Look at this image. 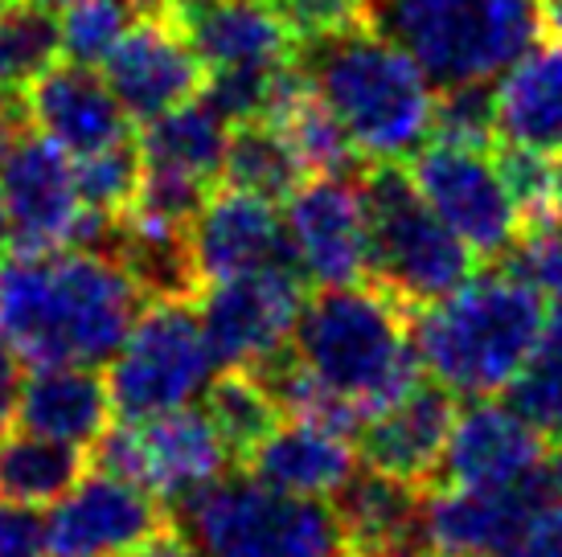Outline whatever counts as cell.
Wrapping results in <instances>:
<instances>
[{"instance_id": "obj_1", "label": "cell", "mask_w": 562, "mask_h": 557, "mask_svg": "<svg viewBox=\"0 0 562 557\" xmlns=\"http://www.w3.org/2000/svg\"><path fill=\"white\" fill-rule=\"evenodd\" d=\"M144 292L108 250H46L0 266V341L25 365H99L124 344Z\"/></svg>"}, {"instance_id": "obj_2", "label": "cell", "mask_w": 562, "mask_h": 557, "mask_svg": "<svg viewBox=\"0 0 562 557\" xmlns=\"http://www.w3.org/2000/svg\"><path fill=\"white\" fill-rule=\"evenodd\" d=\"M296 62L361 156L394 164L419 152L423 139L431 136V78L366 16L304 37Z\"/></svg>"}, {"instance_id": "obj_3", "label": "cell", "mask_w": 562, "mask_h": 557, "mask_svg": "<svg viewBox=\"0 0 562 557\" xmlns=\"http://www.w3.org/2000/svg\"><path fill=\"white\" fill-rule=\"evenodd\" d=\"M542 328V295L509 266H501L415 311L411 341L419 365L448 394L493 398L530 365Z\"/></svg>"}, {"instance_id": "obj_4", "label": "cell", "mask_w": 562, "mask_h": 557, "mask_svg": "<svg viewBox=\"0 0 562 557\" xmlns=\"http://www.w3.org/2000/svg\"><path fill=\"white\" fill-rule=\"evenodd\" d=\"M292 356L316 382L353 402L366 422L419 382V353L403 304L382 287H321L296 320Z\"/></svg>"}, {"instance_id": "obj_5", "label": "cell", "mask_w": 562, "mask_h": 557, "mask_svg": "<svg viewBox=\"0 0 562 557\" xmlns=\"http://www.w3.org/2000/svg\"><path fill=\"white\" fill-rule=\"evenodd\" d=\"M361 16L403 46L431 87L493 82L538 42V0H366Z\"/></svg>"}, {"instance_id": "obj_6", "label": "cell", "mask_w": 562, "mask_h": 557, "mask_svg": "<svg viewBox=\"0 0 562 557\" xmlns=\"http://www.w3.org/2000/svg\"><path fill=\"white\" fill-rule=\"evenodd\" d=\"M198 557H345L341 516L325 500H300L247 480H214L181 500Z\"/></svg>"}, {"instance_id": "obj_7", "label": "cell", "mask_w": 562, "mask_h": 557, "mask_svg": "<svg viewBox=\"0 0 562 557\" xmlns=\"http://www.w3.org/2000/svg\"><path fill=\"white\" fill-rule=\"evenodd\" d=\"M370 202V275L403 308H427L472 278V250L423 202L411 172L374 164L361 177Z\"/></svg>"}, {"instance_id": "obj_8", "label": "cell", "mask_w": 562, "mask_h": 557, "mask_svg": "<svg viewBox=\"0 0 562 557\" xmlns=\"http://www.w3.org/2000/svg\"><path fill=\"white\" fill-rule=\"evenodd\" d=\"M214 370L218 361L205 344L193 308L186 299H157L144 316H136L124 344L111 356V406L127 422L169 414L202 398L214 382Z\"/></svg>"}, {"instance_id": "obj_9", "label": "cell", "mask_w": 562, "mask_h": 557, "mask_svg": "<svg viewBox=\"0 0 562 557\" xmlns=\"http://www.w3.org/2000/svg\"><path fill=\"white\" fill-rule=\"evenodd\" d=\"M235 451L226 447L222 431L205 410L181 406L169 414L120 422L94 439V464L148 488L157 500H189L226 476Z\"/></svg>"}, {"instance_id": "obj_10", "label": "cell", "mask_w": 562, "mask_h": 557, "mask_svg": "<svg viewBox=\"0 0 562 557\" xmlns=\"http://www.w3.org/2000/svg\"><path fill=\"white\" fill-rule=\"evenodd\" d=\"M411 181L448 230L481 259H505L521 238V205L497 160L476 148L431 144L411 156Z\"/></svg>"}, {"instance_id": "obj_11", "label": "cell", "mask_w": 562, "mask_h": 557, "mask_svg": "<svg viewBox=\"0 0 562 557\" xmlns=\"http://www.w3.org/2000/svg\"><path fill=\"white\" fill-rule=\"evenodd\" d=\"M304 311L300 271H250L218 278L202 299V332L222 370L263 373L292 344L296 320Z\"/></svg>"}, {"instance_id": "obj_12", "label": "cell", "mask_w": 562, "mask_h": 557, "mask_svg": "<svg viewBox=\"0 0 562 557\" xmlns=\"http://www.w3.org/2000/svg\"><path fill=\"white\" fill-rule=\"evenodd\" d=\"M283 226L296 266L321 287H349L370 275V202L361 172L316 177L288 197Z\"/></svg>"}, {"instance_id": "obj_13", "label": "cell", "mask_w": 562, "mask_h": 557, "mask_svg": "<svg viewBox=\"0 0 562 557\" xmlns=\"http://www.w3.org/2000/svg\"><path fill=\"white\" fill-rule=\"evenodd\" d=\"M562 455L547 447V431H538L514 402L472 398L456 410L452 434L443 447V476L464 488H530L547 480Z\"/></svg>"}, {"instance_id": "obj_14", "label": "cell", "mask_w": 562, "mask_h": 557, "mask_svg": "<svg viewBox=\"0 0 562 557\" xmlns=\"http://www.w3.org/2000/svg\"><path fill=\"white\" fill-rule=\"evenodd\" d=\"M160 528L157 496L99 467L49 504L46 549L54 557H132Z\"/></svg>"}, {"instance_id": "obj_15", "label": "cell", "mask_w": 562, "mask_h": 557, "mask_svg": "<svg viewBox=\"0 0 562 557\" xmlns=\"http://www.w3.org/2000/svg\"><path fill=\"white\" fill-rule=\"evenodd\" d=\"M0 193L13 221V242L21 254L66 250L82 217L75 185V160L46 136H21L9 160L0 164Z\"/></svg>"}, {"instance_id": "obj_16", "label": "cell", "mask_w": 562, "mask_h": 557, "mask_svg": "<svg viewBox=\"0 0 562 557\" xmlns=\"http://www.w3.org/2000/svg\"><path fill=\"white\" fill-rule=\"evenodd\" d=\"M189 238H193V259L205 283L250 275V271H276V266L300 271L276 202L243 193L235 185L205 197L189 226Z\"/></svg>"}, {"instance_id": "obj_17", "label": "cell", "mask_w": 562, "mask_h": 557, "mask_svg": "<svg viewBox=\"0 0 562 557\" xmlns=\"http://www.w3.org/2000/svg\"><path fill=\"white\" fill-rule=\"evenodd\" d=\"M103 78L124 103L127 120L148 124L202 91L205 66L186 42V33L169 25L165 16H153L136 30H127L115 54L103 62Z\"/></svg>"}, {"instance_id": "obj_18", "label": "cell", "mask_w": 562, "mask_h": 557, "mask_svg": "<svg viewBox=\"0 0 562 557\" xmlns=\"http://www.w3.org/2000/svg\"><path fill=\"white\" fill-rule=\"evenodd\" d=\"M25 111H30V127H37L66 156H91L127 139L132 132L127 127L132 120L108 78L94 75V66L79 62L49 66L25 91Z\"/></svg>"}, {"instance_id": "obj_19", "label": "cell", "mask_w": 562, "mask_h": 557, "mask_svg": "<svg viewBox=\"0 0 562 557\" xmlns=\"http://www.w3.org/2000/svg\"><path fill=\"white\" fill-rule=\"evenodd\" d=\"M456 422L452 394L431 382V386L406 389L398 402L378 410L361 427V459L374 471H386L394 480L423 484L443 459L448 434Z\"/></svg>"}, {"instance_id": "obj_20", "label": "cell", "mask_w": 562, "mask_h": 557, "mask_svg": "<svg viewBox=\"0 0 562 557\" xmlns=\"http://www.w3.org/2000/svg\"><path fill=\"white\" fill-rule=\"evenodd\" d=\"M247 467L255 480L283 496L333 500L358 476V451L349 443V434L292 418L247 451Z\"/></svg>"}, {"instance_id": "obj_21", "label": "cell", "mask_w": 562, "mask_h": 557, "mask_svg": "<svg viewBox=\"0 0 562 557\" xmlns=\"http://www.w3.org/2000/svg\"><path fill=\"white\" fill-rule=\"evenodd\" d=\"M111 389L94 365H37L16 389L21 431L87 447L108 431Z\"/></svg>"}, {"instance_id": "obj_22", "label": "cell", "mask_w": 562, "mask_h": 557, "mask_svg": "<svg viewBox=\"0 0 562 557\" xmlns=\"http://www.w3.org/2000/svg\"><path fill=\"white\" fill-rule=\"evenodd\" d=\"M497 136L538 156L562 152V42L530 46L493 87Z\"/></svg>"}, {"instance_id": "obj_23", "label": "cell", "mask_w": 562, "mask_h": 557, "mask_svg": "<svg viewBox=\"0 0 562 557\" xmlns=\"http://www.w3.org/2000/svg\"><path fill=\"white\" fill-rule=\"evenodd\" d=\"M111 254L124 263V271L136 278V287L148 299H189L205 283L193 259L189 226L181 221H160L124 209Z\"/></svg>"}, {"instance_id": "obj_24", "label": "cell", "mask_w": 562, "mask_h": 557, "mask_svg": "<svg viewBox=\"0 0 562 557\" xmlns=\"http://www.w3.org/2000/svg\"><path fill=\"white\" fill-rule=\"evenodd\" d=\"M226 120L210 107L205 99H189L181 107L165 111L157 120H148L140 132V156L144 164H157V169L186 172L198 181H218L222 160H226Z\"/></svg>"}, {"instance_id": "obj_25", "label": "cell", "mask_w": 562, "mask_h": 557, "mask_svg": "<svg viewBox=\"0 0 562 557\" xmlns=\"http://www.w3.org/2000/svg\"><path fill=\"white\" fill-rule=\"evenodd\" d=\"M82 480V451L46 434H0V500L49 509Z\"/></svg>"}, {"instance_id": "obj_26", "label": "cell", "mask_w": 562, "mask_h": 557, "mask_svg": "<svg viewBox=\"0 0 562 557\" xmlns=\"http://www.w3.org/2000/svg\"><path fill=\"white\" fill-rule=\"evenodd\" d=\"M337 500H341L337 516H341L349 545H391L415 537V521H419L415 484L394 480L386 471L370 467L345 484Z\"/></svg>"}, {"instance_id": "obj_27", "label": "cell", "mask_w": 562, "mask_h": 557, "mask_svg": "<svg viewBox=\"0 0 562 557\" xmlns=\"http://www.w3.org/2000/svg\"><path fill=\"white\" fill-rule=\"evenodd\" d=\"M222 177H226V185L243 189V193L280 202L300 189L304 169L276 127L267 120H250V124H235V132L226 139Z\"/></svg>"}, {"instance_id": "obj_28", "label": "cell", "mask_w": 562, "mask_h": 557, "mask_svg": "<svg viewBox=\"0 0 562 557\" xmlns=\"http://www.w3.org/2000/svg\"><path fill=\"white\" fill-rule=\"evenodd\" d=\"M63 54V21L30 0H0V94H25Z\"/></svg>"}, {"instance_id": "obj_29", "label": "cell", "mask_w": 562, "mask_h": 557, "mask_svg": "<svg viewBox=\"0 0 562 557\" xmlns=\"http://www.w3.org/2000/svg\"><path fill=\"white\" fill-rule=\"evenodd\" d=\"M205 414L214 418L226 447L247 459L255 443H263L267 434L280 427V402L271 398V389L255 373L226 370L205 389Z\"/></svg>"}, {"instance_id": "obj_30", "label": "cell", "mask_w": 562, "mask_h": 557, "mask_svg": "<svg viewBox=\"0 0 562 557\" xmlns=\"http://www.w3.org/2000/svg\"><path fill=\"white\" fill-rule=\"evenodd\" d=\"M509 402L530 418L538 431L562 434V304L542 328L530 365L509 386Z\"/></svg>"}, {"instance_id": "obj_31", "label": "cell", "mask_w": 562, "mask_h": 557, "mask_svg": "<svg viewBox=\"0 0 562 557\" xmlns=\"http://www.w3.org/2000/svg\"><path fill=\"white\" fill-rule=\"evenodd\" d=\"M140 172L144 156L132 136L91 156H75V185H79L82 205L103 209V214H124L140 189Z\"/></svg>"}, {"instance_id": "obj_32", "label": "cell", "mask_w": 562, "mask_h": 557, "mask_svg": "<svg viewBox=\"0 0 562 557\" xmlns=\"http://www.w3.org/2000/svg\"><path fill=\"white\" fill-rule=\"evenodd\" d=\"M124 0H75L63 16V58L79 66H103L132 30Z\"/></svg>"}, {"instance_id": "obj_33", "label": "cell", "mask_w": 562, "mask_h": 557, "mask_svg": "<svg viewBox=\"0 0 562 557\" xmlns=\"http://www.w3.org/2000/svg\"><path fill=\"white\" fill-rule=\"evenodd\" d=\"M431 136H436L439 144H456V148L488 152L493 139H497V103H493V87H488V82L448 87V91L436 99Z\"/></svg>"}, {"instance_id": "obj_34", "label": "cell", "mask_w": 562, "mask_h": 557, "mask_svg": "<svg viewBox=\"0 0 562 557\" xmlns=\"http://www.w3.org/2000/svg\"><path fill=\"white\" fill-rule=\"evenodd\" d=\"M505 266L526 278L538 295L562 304V214L533 221L526 238H517V247L505 254Z\"/></svg>"}, {"instance_id": "obj_35", "label": "cell", "mask_w": 562, "mask_h": 557, "mask_svg": "<svg viewBox=\"0 0 562 557\" xmlns=\"http://www.w3.org/2000/svg\"><path fill=\"white\" fill-rule=\"evenodd\" d=\"M493 557H562V492L530 504L521 525Z\"/></svg>"}, {"instance_id": "obj_36", "label": "cell", "mask_w": 562, "mask_h": 557, "mask_svg": "<svg viewBox=\"0 0 562 557\" xmlns=\"http://www.w3.org/2000/svg\"><path fill=\"white\" fill-rule=\"evenodd\" d=\"M46 521L33 509L0 500V557H46Z\"/></svg>"}, {"instance_id": "obj_37", "label": "cell", "mask_w": 562, "mask_h": 557, "mask_svg": "<svg viewBox=\"0 0 562 557\" xmlns=\"http://www.w3.org/2000/svg\"><path fill=\"white\" fill-rule=\"evenodd\" d=\"M30 127V111H25V94H0V164L9 160L16 139Z\"/></svg>"}, {"instance_id": "obj_38", "label": "cell", "mask_w": 562, "mask_h": 557, "mask_svg": "<svg viewBox=\"0 0 562 557\" xmlns=\"http://www.w3.org/2000/svg\"><path fill=\"white\" fill-rule=\"evenodd\" d=\"M132 557H198V545L186 537V528H160Z\"/></svg>"}, {"instance_id": "obj_39", "label": "cell", "mask_w": 562, "mask_h": 557, "mask_svg": "<svg viewBox=\"0 0 562 557\" xmlns=\"http://www.w3.org/2000/svg\"><path fill=\"white\" fill-rule=\"evenodd\" d=\"M16 389H21L16 356L9 344L0 341V434H4V427H9V418L16 414Z\"/></svg>"}, {"instance_id": "obj_40", "label": "cell", "mask_w": 562, "mask_h": 557, "mask_svg": "<svg viewBox=\"0 0 562 557\" xmlns=\"http://www.w3.org/2000/svg\"><path fill=\"white\" fill-rule=\"evenodd\" d=\"M345 557H431L419 542H391V545H349Z\"/></svg>"}, {"instance_id": "obj_41", "label": "cell", "mask_w": 562, "mask_h": 557, "mask_svg": "<svg viewBox=\"0 0 562 557\" xmlns=\"http://www.w3.org/2000/svg\"><path fill=\"white\" fill-rule=\"evenodd\" d=\"M127 9L144 21H153V16H169L172 13V0H124Z\"/></svg>"}, {"instance_id": "obj_42", "label": "cell", "mask_w": 562, "mask_h": 557, "mask_svg": "<svg viewBox=\"0 0 562 557\" xmlns=\"http://www.w3.org/2000/svg\"><path fill=\"white\" fill-rule=\"evenodd\" d=\"M538 13H542V25L562 42V0H538Z\"/></svg>"}, {"instance_id": "obj_43", "label": "cell", "mask_w": 562, "mask_h": 557, "mask_svg": "<svg viewBox=\"0 0 562 557\" xmlns=\"http://www.w3.org/2000/svg\"><path fill=\"white\" fill-rule=\"evenodd\" d=\"M13 238V221H9V205H4V193H0V247Z\"/></svg>"}, {"instance_id": "obj_44", "label": "cell", "mask_w": 562, "mask_h": 557, "mask_svg": "<svg viewBox=\"0 0 562 557\" xmlns=\"http://www.w3.org/2000/svg\"><path fill=\"white\" fill-rule=\"evenodd\" d=\"M30 4H37V9H46V13H58V9H70L75 0H30Z\"/></svg>"}, {"instance_id": "obj_45", "label": "cell", "mask_w": 562, "mask_h": 557, "mask_svg": "<svg viewBox=\"0 0 562 557\" xmlns=\"http://www.w3.org/2000/svg\"><path fill=\"white\" fill-rule=\"evenodd\" d=\"M554 181H559V205H562V156H559V164H554Z\"/></svg>"}, {"instance_id": "obj_46", "label": "cell", "mask_w": 562, "mask_h": 557, "mask_svg": "<svg viewBox=\"0 0 562 557\" xmlns=\"http://www.w3.org/2000/svg\"><path fill=\"white\" fill-rule=\"evenodd\" d=\"M358 4H366V0H358Z\"/></svg>"}]
</instances>
